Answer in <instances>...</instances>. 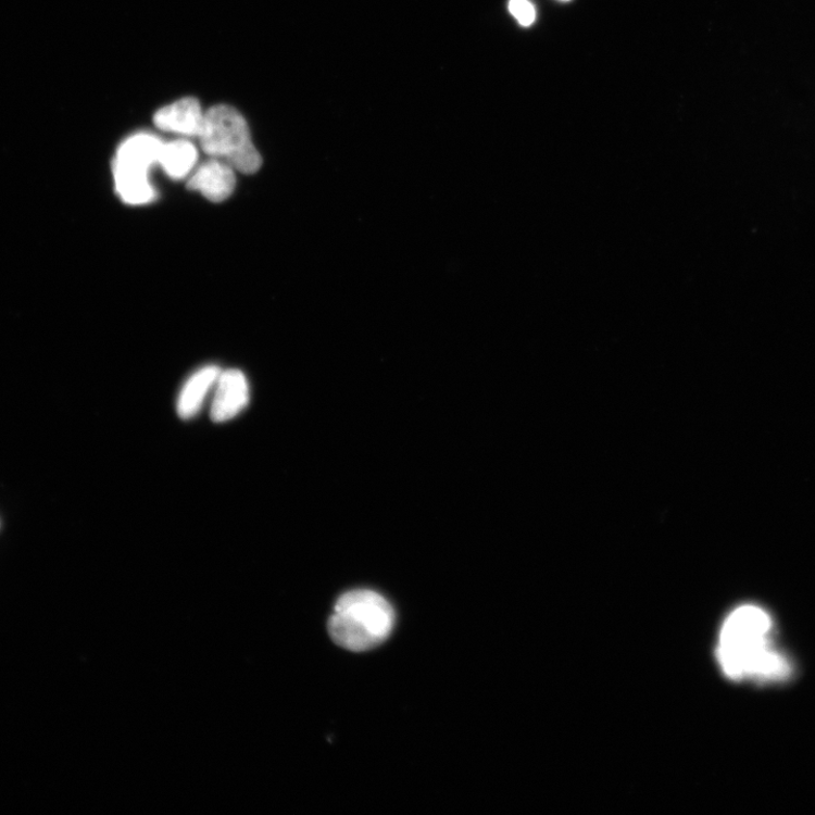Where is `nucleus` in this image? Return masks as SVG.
Instances as JSON below:
<instances>
[{"label":"nucleus","mask_w":815,"mask_h":815,"mask_svg":"<svg viewBox=\"0 0 815 815\" xmlns=\"http://www.w3.org/2000/svg\"><path fill=\"white\" fill-rule=\"evenodd\" d=\"M222 369L211 365L190 376L177 401V413L183 419L193 418L200 411L210 390L215 387Z\"/></svg>","instance_id":"6e6552de"},{"label":"nucleus","mask_w":815,"mask_h":815,"mask_svg":"<svg viewBox=\"0 0 815 815\" xmlns=\"http://www.w3.org/2000/svg\"><path fill=\"white\" fill-rule=\"evenodd\" d=\"M563 2H567V0H563Z\"/></svg>","instance_id":"f8f14e48"},{"label":"nucleus","mask_w":815,"mask_h":815,"mask_svg":"<svg viewBox=\"0 0 815 815\" xmlns=\"http://www.w3.org/2000/svg\"><path fill=\"white\" fill-rule=\"evenodd\" d=\"M198 161V150L187 140L163 142L159 163L173 179H183L192 171Z\"/></svg>","instance_id":"9d476101"},{"label":"nucleus","mask_w":815,"mask_h":815,"mask_svg":"<svg viewBox=\"0 0 815 815\" xmlns=\"http://www.w3.org/2000/svg\"><path fill=\"white\" fill-rule=\"evenodd\" d=\"M770 615L755 605L732 611L723 624L717 660L725 675L734 681L773 684L791 676L790 662L773 642Z\"/></svg>","instance_id":"f257e3e1"},{"label":"nucleus","mask_w":815,"mask_h":815,"mask_svg":"<svg viewBox=\"0 0 815 815\" xmlns=\"http://www.w3.org/2000/svg\"><path fill=\"white\" fill-rule=\"evenodd\" d=\"M199 139L206 154L228 163L235 171L254 174L262 166L249 124L231 105L216 104L205 112Z\"/></svg>","instance_id":"7ed1b4c3"},{"label":"nucleus","mask_w":815,"mask_h":815,"mask_svg":"<svg viewBox=\"0 0 815 815\" xmlns=\"http://www.w3.org/2000/svg\"><path fill=\"white\" fill-rule=\"evenodd\" d=\"M204 115L199 100L188 97L160 108L154 114L153 123L161 130L199 138Z\"/></svg>","instance_id":"39448f33"},{"label":"nucleus","mask_w":815,"mask_h":815,"mask_svg":"<svg viewBox=\"0 0 815 815\" xmlns=\"http://www.w3.org/2000/svg\"><path fill=\"white\" fill-rule=\"evenodd\" d=\"M394 620V611L385 597L372 590H353L339 598L329 632L338 645L366 651L390 637Z\"/></svg>","instance_id":"f03ea898"},{"label":"nucleus","mask_w":815,"mask_h":815,"mask_svg":"<svg viewBox=\"0 0 815 815\" xmlns=\"http://www.w3.org/2000/svg\"><path fill=\"white\" fill-rule=\"evenodd\" d=\"M163 142L150 133H138L129 136L117 150L115 165L149 173L159 163Z\"/></svg>","instance_id":"0eeeda50"},{"label":"nucleus","mask_w":815,"mask_h":815,"mask_svg":"<svg viewBox=\"0 0 815 815\" xmlns=\"http://www.w3.org/2000/svg\"><path fill=\"white\" fill-rule=\"evenodd\" d=\"M509 11L523 26H530L536 21V9L530 0H510Z\"/></svg>","instance_id":"9b49d317"},{"label":"nucleus","mask_w":815,"mask_h":815,"mask_svg":"<svg viewBox=\"0 0 815 815\" xmlns=\"http://www.w3.org/2000/svg\"><path fill=\"white\" fill-rule=\"evenodd\" d=\"M250 386L247 376L238 369L222 372L216 379L211 405V418L225 423L238 416L250 402Z\"/></svg>","instance_id":"20e7f679"},{"label":"nucleus","mask_w":815,"mask_h":815,"mask_svg":"<svg viewBox=\"0 0 815 815\" xmlns=\"http://www.w3.org/2000/svg\"><path fill=\"white\" fill-rule=\"evenodd\" d=\"M113 171L117 193L125 203L142 205L154 199V189L149 181L148 173L128 170L114 163Z\"/></svg>","instance_id":"1a4fd4ad"},{"label":"nucleus","mask_w":815,"mask_h":815,"mask_svg":"<svg viewBox=\"0 0 815 815\" xmlns=\"http://www.w3.org/2000/svg\"><path fill=\"white\" fill-rule=\"evenodd\" d=\"M235 170L228 163L212 159L203 163L188 181V188L197 190L212 202H223L234 192Z\"/></svg>","instance_id":"423d86ee"}]
</instances>
